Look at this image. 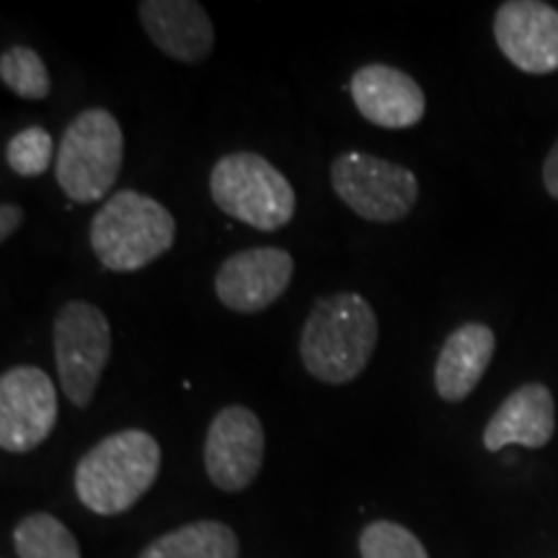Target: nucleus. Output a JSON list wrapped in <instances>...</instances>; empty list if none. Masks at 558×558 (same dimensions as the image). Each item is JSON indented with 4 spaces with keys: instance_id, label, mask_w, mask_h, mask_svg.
Masks as SVG:
<instances>
[{
    "instance_id": "nucleus-17",
    "label": "nucleus",
    "mask_w": 558,
    "mask_h": 558,
    "mask_svg": "<svg viewBox=\"0 0 558 558\" xmlns=\"http://www.w3.org/2000/svg\"><path fill=\"white\" fill-rule=\"evenodd\" d=\"M19 558H81V546L65 522L50 512H34L13 527Z\"/></svg>"
},
{
    "instance_id": "nucleus-12",
    "label": "nucleus",
    "mask_w": 558,
    "mask_h": 558,
    "mask_svg": "<svg viewBox=\"0 0 558 558\" xmlns=\"http://www.w3.org/2000/svg\"><path fill=\"white\" fill-rule=\"evenodd\" d=\"M354 107L367 122L383 130H407L424 120L427 96L409 73L373 62L360 68L349 83Z\"/></svg>"
},
{
    "instance_id": "nucleus-2",
    "label": "nucleus",
    "mask_w": 558,
    "mask_h": 558,
    "mask_svg": "<svg viewBox=\"0 0 558 558\" xmlns=\"http://www.w3.org/2000/svg\"><path fill=\"white\" fill-rule=\"evenodd\" d=\"M160 473V445L145 429H120L99 439L75 469L81 505L101 518L128 512Z\"/></svg>"
},
{
    "instance_id": "nucleus-6",
    "label": "nucleus",
    "mask_w": 558,
    "mask_h": 558,
    "mask_svg": "<svg viewBox=\"0 0 558 558\" xmlns=\"http://www.w3.org/2000/svg\"><path fill=\"white\" fill-rule=\"evenodd\" d=\"M52 347L62 393L73 407L86 409L114 347L109 318L88 300H68L54 316Z\"/></svg>"
},
{
    "instance_id": "nucleus-4",
    "label": "nucleus",
    "mask_w": 558,
    "mask_h": 558,
    "mask_svg": "<svg viewBox=\"0 0 558 558\" xmlns=\"http://www.w3.org/2000/svg\"><path fill=\"white\" fill-rule=\"evenodd\" d=\"M209 197L228 218L271 233L295 218V190L259 153H228L209 173Z\"/></svg>"
},
{
    "instance_id": "nucleus-20",
    "label": "nucleus",
    "mask_w": 558,
    "mask_h": 558,
    "mask_svg": "<svg viewBox=\"0 0 558 558\" xmlns=\"http://www.w3.org/2000/svg\"><path fill=\"white\" fill-rule=\"evenodd\" d=\"M52 150L54 143L50 132L32 124V128L16 132V135L9 140V145H5V163H9V169L13 173H19V177L34 179L50 169Z\"/></svg>"
},
{
    "instance_id": "nucleus-7",
    "label": "nucleus",
    "mask_w": 558,
    "mask_h": 558,
    "mask_svg": "<svg viewBox=\"0 0 558 558\" xmlns=\"http://www.w3.org/2000/svg\"><path fill=\"white\" fill-rule=\"evenodd\" d=\"M331 186L337 197L369 222H401L418 199L414 171L369 153H341L331 163Z\"/></svg>"
},
{
    "instance_id": "nucleus-15",
    "label": "nucleus",
    "mask_w": 558,
    "mask_h": 558,
    "mask_svg": "<svg viewBox=\"0 0 558 558\" xmlns=\"http://www.w3.org/2000/svg\"><path fill=\"white\" fill-rule=\"evenodd\" d=\"M497 337L486 324H463L445 339L435 365L437 396L448 403L465 401L492 365Z\"/></svg>"
},
{
    "instance_id": "nucleus-19",
    "label": "nucleus",
    "mask_w": 558,
    "mask_h": 558,
    "mask_svg": "<svg viewBox=\"0 0 558 558\" xmlns=\"http://www.w3.org/2000/svg\"><path fill=\"white\" fill-rule=\"evenodd\" d=\"M362 558H429L424 543L399 522L378 520L360 533Z\"/></svg>"
},
{
    "instance_id": "nucleus-1",
    "label": "nucleus",
    "mask_w": 558,
    "mask_h": 558,
    "mask_svg": "<svg viewBox=\"0 0 558 558\" xmlns=\"http://www.w3.org/2000/svg\"><path fill=\"white\" fill-rule=\"evenodd\" d=\"M378 316L357 292L320 298L300 333V360L313 378L347 386L360 378L378 347Z\"/></svg>"
},
{
    "instance_id": "nucleus-14",
    "label": "nucleus",
    "mask_w": 558,
    "mask_h": 558,
    "mask_svg": "<svg viewBox=\"0 0 558 558\" xmlns=\"http://www.w3.org/2000/svg\"><path fill=\"white\" fill-rule=\"evenodd\" d=\"M556 432V403L543 383H525L507 396V401L488 418L484 429V448L488 452L505 450L507 445L541 450Z\"/></svg>"
},
{
    "instance_id": "nucleus-22",
    "label": "nucleus",
    "mask_w": 558,
    "mask_h": 558,
    "mask_svg": "<svg viewBox=\"0 0 558 558\" xmlns=\"http://www.w3.org/2000/svg\"><path fill=\"white\" fill-rule=\"evenodd\" d=\"M543 186L550 197L558 199V140L554 148L548 150L546 160H543Z\"/></svg>"
},
{
    "instance_id": "nucleus-21",
    "label": "nucleus",
    "mask_w": 558,
    "mask_h": 558,
    "mask_svg": "<svg viewBox=\"0 0 558 558\" xmlns=\"http://www.w3.org/2000/svg\"><path fill=\"white\" fill-rule=\"evenodd\" d=\"M21 220H24V209L13 202H3V207H0V241H9L19 230Z\"/></svg>"
},
{
    "instance_id": "nucleus-18",
    "label": "nucleus",
    "mask_w": 558,
    "mask_h": 558,
    "mask_svg": "<svg viewBox=\"0 0 558 558\" xmlns=\"http://www.w3.org/2000/svg\"><path fill=\"white\" fill-rule=\"evenodd\" d=\"M0 78H3L5 88H11L21 99L29 101L47 99L52 88L50 73H47V65L39 58V52L21 45L0 54Z\"/></svg>"
},
{
    "instance_id": "nucleus-13",
    "label": "nucleus",
    "mask_w": 558,
    "mask_h": 558,
    "mask_svg": "<svg viewBox=\"0 0 558 558\" xmlns=\"http://www.w3.org/2000/svg\"><path fill=\"white\" fill-rule=\"evenodd\" d=\"M137 16L166 58L199 65L215 50V26L197 0H143Z\"/></svg>"
},
{
    "instance_id": "nucleus-3",
    "label": "nucleus",
    "mask_w": 558,
    "mask_h": 558,
    "mask_svg": "<svg viewBox=\"0 0 558 558\" xmlns=\"http://www.w3.org/2000/svg\"><path fill=\"white\" fill-rule=\"evenodd\" d=\"M177 241V220L158 199L135 190L109 197L90 220V248L111 271H137Z\"/></svg>"
},
{
    "instance_id": "nucleus-5",
    "label": "nucleus",
    "mask_w": 558,
    "mask_h": 558,
    "mask_svg": "<svg viewBox=\"0 0 558 558\" xmlns=\"http://www.w3.org/2000/svg\"><path fill=\"white\" fill-rule=\"evenodd\" d=\"M124 160V132L107 109H86L58 145L54 177L70 202L94 205L114 190Z\"/></svg>"
},
{
    "instance_id": "nucleus-11",
    "label": "nucleus",
    "mask_w": 558,
    "mask_h": 558,
    "mask_svg": "<svg viewBox=\"0 0 558 558\" xmlns=\"http://www.w3.org/2000/svg\"><path fill=\"white\" fill-rule=\"evenodd\" d=\"M494 39L514 68L530 75L558 70V11L541 0H507L494 16Z\"/></svg>"
},
{
    "instance_id": "nucleus-8",
    "label": "nucleus",
    "mask_w": 558,
    "mask_h": 558,
    "mask_svg": "<svg viewBox=\"0 0 558 558\" xmlns=\"http://www.w3.org/2000/svg\"><path fill=\"white\" fill-rule=\"evenodd\" d=\"M58 424V390L41 367L16 365L0 378V448L37 450Z\"/></svg>"
},
{
    "instance_id": "nucleus-9",
    "label": "nucleus",
    "mask_w": 558,
    "mask_h": 558,
    "mask_svg": "<svg viewBox=\"0 0 558 558\" xmlns=\"http://www.w3.org/2000/svg\"><path fill=\"white\" fill-rule=\"evenodd\" d=\"M264 424L248 407L220 409L205 437V471L220 492L239 494L254 484L264 463Z\"/></svg>"
},
{
    "instance_id": "nucleus-16",
    "label": "nucleus",
    "mask_w": 558,
    "mask_h": 558,
    "mask_svg": "<svg viewBox=\"0 0 558 558\" xmlns=\"http://www.w3.org/2000/svg\"><path fill=\"white\" fill-rule=\"evenodd\" d=\"M239 535L218 520H197L160 535L140 558H239Z\"/></svg>"
},
{
    "instance_id": "nucleus-10",
    "label": "nucleus",
    "mask_w": 558,
    "mask_h": 558,
    "mask_svg": "<svg viewBox=\"0 0 558 558\" xmlns=\"http://www.w3.org/2000/svg\"><path fill=\"white\" fill-rule=\"evenodd\" d=\"M295 275L290 251L277 246L246 248L228 256L215 275V295L228 311L254 316L284 295Z\"/></svg>"
}]
</instances>
